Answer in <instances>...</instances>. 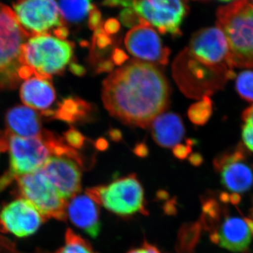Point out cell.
<instances>
[{
    "instance_id": "6da1fadb",
    "label": "cell",
    "mask_w": 253,
    "mask_h": 253,
    "mask_svg": "<svg viewBox=\"0 0 253 253\" xmlns=\"http://www.w3.org/2000/svg\"><path fill=\"white\" fill-rule=\"evenodd\" d=\"M102 99L115 118L126 124L146 128L167 107L169 87L154 65L131 61L106 78Z\"/></svg>"
},
{
    "instance_id": "7a4b0ae2",
    "label": "cell",
    "mask_w": 253,
    "mask_h": 253,
    "mask_svg": "<svg viewBox=\"0 0 253 253\" xmlns=\"http://www.w3.org/2000/svg\"><path fill=\"white\" fill-rule=\"evenodd\" d=\"M217 25L229 43L231 67L253 68V0H236L219 7Z\"/></svg>"
},
{
    "instance_id": "3957f363",
    "label": "cell",
    "mask_w": 253,
    "mask_h": 253,
    "mask_svg": "<svg viewBox=\"0 0 253 253\" xmlns=\"http://www.w3.org/2000/svg\"><path fill=\"white\" fill-rule=\"evenodd\" d=\"M28 39L13 9L0 3V91L15 89L21 82V53Z\"/></svg>"
},
{
    "instance_id": "277c9868",
    "label": "cell",
    "mask_w": 253,
    "mask_h": 253,
    "mask_svg": "<svg viewBox=\"0 0 253 253\" xmlns=\"http://www.w3.org/2000/svg\"><path fill=\"white\" fill-rule=\"evenodd\" d=\"M73 48L72 43L51 34L31 37L23 44L21 61L33 76L50 80L64 70L72 57Z\"/></svg>"
},
{
    "instance_id": "5b68a950",
    "label": "cell",
    "mask_w": 253,
    "mask_h": 253,
    "mask_svg": "<svg viewBox=\"0 0 253 253\" xmlns=\"http://www.w3.org/2000/svg\"><path fill=\"white\" fill-rule=\"evenodd\" d=\"M86 194L96 204L118 215L148 213L145 207L144 189L134 174L118 179L108 185L88 189Z\"/></svg>"
},
{
    "instance_id": "8992f818",
    "label": "cell",
    "mask_w": 253,
    "mask_h": 253,
    "mask_svg": "<svg viewBox=\"0 0 253 253\" xmlns=\"http://www.w3.org/2000/svg\"><path fill=\"white\" fill-rule=\"evenodd\" d=\"M21 197L28 200L45 219L65 220L66 199L52 185L42 169L16 179Z\"/></svg>"
},
{
    "instance_id": "52a82bcc",
    "label": "cell",
    "mask_w": 253,
    "mask_h": 253,
    "mask_svg": "<svg viewBox=\"0 0 253 253\" xmlns=\"http://www.w3.org/2000/svg\"><path fill=\"white\" fill-rule=\"evenodd\" d=\"M13 11L28 38L51 34L64 26L56 0H17Z\"/></svg>"
},
{
    "instance_id": "ba28073f",
    "label": "cell",
    "mask_w": 253,
    "mask_h": 253,
    "mask_svg": "<svg viewBox=\"0 0 253 253\" xmlns=\"http://www.w3.org/2000/svg\"><path fill=\"white\" fill-rule=\"evenodd\" d=\"M187 53L206 67L234 73L229 63V46L225 34L219 27L204 28L195 33Z\"/></svg>"
},
{
    "instance_id": "9c48e42d",
    "label": "cell",
    "mask_w": 253,
    "mask_h": 253,
    "mask_svg": "<svg viewBox=\"0 0 253 253\" xmlns=\"http://www.w3.org/2000/svg\"><path fill=\"white\" fill-rule=\"evenodd\" d=\"M131 8L162 34L179 36L187 14L184 0H131Z\"/></svg>"
},
{
    "instance_id": "30bf717a",
    "label": "cell",
    "mask_w": 253,
    "mask_h": 253,
    "mask_svg": "<svg viewBox=\"0 0 253 253\" xmlns=\"http://www.w3.org/2000/svg\"><path fill=\"white\" fill-rule=\"evenodd\" d=\"M9 149L10 166L6 172L14 180L41 169L52 155L42 136L21 137L11 134Z\"/></svg>"
},
{
    "instance_id": "8fae6325",
    "label": "cell",
    "mask_w": 253,
    "mask_h": 253,
    "mask_svg": "<svg viewBox=\"0 0 253 253\" xmlns=\"http://www.w3.org/2000/svg\"><path fill=\"white\" fill-rule=\"evenodd\" d=\"M44 218L28 200L19 198L5 205L0 212V229L17 237H27L41 227Z\"/></svg>"
},
{
    "instance_id": "7c38bea8",
    "label": "cell",
    "mask_w": 253,
    "mask_h": 253,
    "mask_svg": "<svg viewBox=\"0 0 253 253\" xmlns=\"http://www.w3.org/2000/svg\"><path fill=\"white\" fill-rule=\"evenodd\" d=\"M125 44L128 51L137 59L162 65L168 62L169 49L163 45L158 33L144 18L126 33Z\"/></svg>"
},
{
    "instance_id": "4fadbf2b",
    "label": "cell",
    "mask_w": 253,
    "mask_h": 253,
    "mask_svg": "<svg viewBox=\"0 0 253 253\" xmlns=\"http://www.w3.org/2000/svg\"><path fill=\"white\" fill-rule=\"evenodd\" d=\"M243 150L221 155L216 158L214 166L220 174L221 182L233 194H243L249 191L253 184L252 168L246 162Z\"/></svg>"
},
{
    "instance_id": "5bb4252c",
    "label": "cell",
    "mask_w": 253,
    "mask_h": 253,
    "mask_svg": "<svg viewBox=\"0 0 253 253\" xmlns=\"http://www.w3.org/2000/svg\"><path fill=\"white\" fill-rule=\"evenodd\" d=\"M79 164L64 156H52L41 168L63 199H70L81 191Z\"/></svg>"
},
{
    "instance_id": "9a60e30c",
    "label": "cell",
    "mask_w": 253,
    "mask_h": 253,
    "mask_svg": "<svg viewBox=\"0 0 253 253\" xmlns=\"http://www.w3.org/2000/svg\"><path fill=\"white\" fill-rule=\"evenodd\" d=\"M253 237V219L234 216H226L211 236L214 244L234 253L246 252Z\"/></svg>"
},
{
    "instance_id": "2e32d148",
    "label": "cell",
    "mask_w": 253,
    "mask_h": 253,
    "mask_svg": "<svg viewBox=\"0 0 253 253\" xmlns=\"http://www.w3.org/2000/svg\"><path fill=\"white\" fill-rule=\"evenodd\" d=\"M75 226L91 237L96 238L101 230L98 204L88 195L73 196L66 204V215Z\"/></svg>"
},
{
    "instance_id": "e0dca14e",
    "label": "cell",
    "mask_w": 253,
    "mask_h": 253,
    "mask_svg": "<svg viewBox=\"0 0 253 253\" xmlns=\"http://www.w3.org/2000/svg\"><path fill=\"white\" fill-rule=\"evenodd\" d=\"M20 96L25 104L41 111L44 115L54 104L56 92L49 79L34 75L23 82Z\"/></svg>"
},
{
    "instance_id": "ac0fdd59",
    "label": "cell",
    "mask_w": 253,
    "mask_h": 253,
    "mask_svg": "<svg viewBox=\"0 0 253 253\" xmlns=\"http://www.w3.org/2000/svg\"><path fill=\"white\" fill-rule=\"evenodd\" d=\"M7 130L12 135L37 137L42 134L39 115L34 110L23 106H14L6 115Z\"/></svg>"
},
{
    "instance_id": "d6986e66",
    "label": "cell",
    "mask_w": 253,
    "mask_h": 253,
    "mask_svg": "<svg viewBox=\"0 0 253 253\" xmlns=\"http://www.w3.org/2000/svg\"><path fill=\"white\" fill-rule=\"evenodd\" d=\"M153 138L159 146L171 148L180 142L184 135L181 118L175 113L160 114L151 123Z\"/></svg>"
},
{
    "instance_id": "ffe728a7",
    "label": "cell",
    "mask_w": 253,
    "mask_h": 253,
    "mask_svg": "<svg viewBox=\"0 0 253 253\" xmlns=\"http://www.w3.org/2000/svg\"><path fill=\"white\" fill-rule=\"evenodd\" d=\"M90 112V105L76 98L68 97L60 103L53 116L64 122L74 123L84 118Z\"/></svg>"
},
{
    "instance_id": "44dd1931",
    "label": "cell",
    "mask_w": 253,
    "mask_h": 253,
    "mask_svg": "<svg viewBox=\"0 0 253 253\" xmlns=\"http://www.w3.org/2000/svg\"><path fill=\"white\" fill-rule=\"evenodd\" d=\"M63 20L78 23L90 14L94 5L91 0H56Z\"/></svg>"
},
{
    "instance_id": "7402d4cb",
    "label": "cell",
    "mask_w": 253,
    "mask_h": 253,
    "mask_svg": "<svg viewBox=\"0 0 253 253\" xmlns=\"http://www.w3.org/2000/svg\"><path fill=\"white\" fill-rule=\"evenodd\" d=\"M212 113V101L208 96L195 103L190 107L188 116L190 121L197 126H203L208 122Z\"/></svg>"
},
{
    "instance_id": "603a6c76",
    "label": "cell",
    "mask_w": 253,
    "mask_h": 253,
    "mask_svg": "<svg viewBox=\"0 0 253 253\" xmlns=\"http://www.w3.org/2000/svg\"><path fill=\"white\" fill-rule=\"evenodd\" d=\"M56 253H96L91 247V245L73 232L68 229L66 233V244L58 250Z\"/></svg>"
},
{
    "instance_id": "cb8c5ba5",
    "label": "cell",
    "mask_w": 253,
    "mask_h": 253,
    "mask_svg": "<svg viewBox=\"0 0 253 253\" xmlns=\"http://www.w3.org/2000/svg\"><path fill=\"white\" fill-rule=\"evenodd\" d=\"M236 90L246 101L253 102V72L246 71L240 73L236 82Z\"/></svg>"
},
{
    "instance_id": "d4e9b609",
    "label": "cell",
    "mask_w": 253,
    "mask_h": 253,
    "mask_svg": "<svg viewBox=\"0 0 253 253\" xmlns=\"http://www.w3.org/2000/svg\"><path fill=\"white\" fill-rule=\"evenodd\" d=\"M120 19L126 27H135L141 23V18L132 8H126L120 15Z\"/></svg>"
},
{
    "instance_id": "484cf974",
    "label": "cell",
    "mask_w": 253,
    "mask_h": 253,
    "mask_svg": "<svg viewBox=\"0 0 253 253\" xmlns=\"http://www.w3.org/2000/svg\"><path fill=\"white\" fill-rule=\"evenodd\" d=\"M65 140L73 149H81L84 145V136L75 129H71L65 132Z\"/></svg>"
},
{
    "instance_id": "4316f807",
    "label": "cell",
    "mask_w": 253,
    "mask_h": 253,
    "mask_svg": "<svg viewBox=\"0 0 253 253\" xmlns=\"http://www.w3.org/2000/svg\"><path fill=\"white\" fill-rule=\"evenodd\" d=\"M112 43L109 35L105 33L102 24L95 30L94 38H93V45L97 46L100 49H105Z\"/></svg>"
},
{
    "instance_id": "83f0119b",
    "label": "cell",
    "mask_w": 253,
    "mask_h": 253,
    "mask_svg": "<svg viewBox=\"0 0 253 253\" xmlns=\"http://www.w3.org/2000/svg\"><path fill=\"white\" fill-rule=\"evenodd\" d=\"M194 141L189 140L187 141L186 145H176L173 149V154L176 158L179 159H184L189 156L191 151V146H192Z\"/></svg>"
},
{
    "instance_id": "f1b7e54d",
    "label": "cell",
    "mask_w": 253,
    "mask_h": 253,
    "mask_svg": "<svg viewBox=\"0 0 253 253\" xmlns=\"http://www.w3.org/2000/svg\"><path fill=\"white\" fill-rule=\"evenodd\" d=\"M242 137L244 144L253 152V126L244 125L243 126Z\"/></svg>"
},
{
    "instance_id": "f546056e",
    "label": "cell",
    "mask_w": 253,
    "mask_h": 253,
    "mask_svg": "<svg viewBox=\"0 0 253 253\" xmlns=\"http://www.w3.org/2000/svg\"><path fill=\"white\" fill-rule=\"evenodd\" d=\"M89 16V21H88L89 28L91 30H94L95 31L96 28H99L101 25V12H100L99 10L97 8L94 6Z\"/></svg>"
},
{
    "instance_id": "4dcf8cb0",
    "label": "cell",
    "mask_w": 253,
    "mask_h": 253,
    "mask_svg": "<svg viewBox=\"0 0 253 253\" xmlns=\"http://www.w3.org/2000/svg\"><path fill=\"white\" fill-rule=\"evenodd\" d=\"M105 33L107 35L116 34L120 30V23L117 19L110 18L104 25Z\"/></svg>"
},
{
    "instance_id": "1f68e13d",
    "label": "cell",
    "mask_w": 253,
    "mask_h": 253,
    "mask_svg": "<svg viewBox=\"0 0 253 253\" xmlns=\"http://www.w3.org/2000/svg\"><path fill=\"white\" fill-rule=\"evenodd\" d=\"M128 253H162L153 245L149 243H144L141 247L131 250Z\"/></svg>"
},
{
    "instance_id": "d6a6232c",
    "label": "cell",
    "mask_w": 253,
    "mask_h": 253,
    "mask_svg": "<svg viewBox=\"0 0 253 253\" xmlns=\"http://www.w3.org/2000/svg\"><path fill=\"white\" fill-rule=\"evenodd\" d=\"M11 134L7 130L0 131V154L9 149V139Z\"/></svg>"
},
{
    "instance_id": "836d02e7",
    "label": "cell",
    "mask_w": 253,
    "mask_h": 253,
    "mask_svg": "<svg viewBox=\"0 0 253 253\" xmlns=\"http://www.w3.org/2000/svg\"><path fill=\"white\" fill-rule=\"evenodd\" d=\"M128 59V56L123 50L116 49L113 53L112 61L118 66L122 65L123 63L126 62V60Z\"/></svg>"
},
{
    "instance_id": "e575fe53",
    "label": "cell",
    "mask_w": 253,
    "mask_h": 253,
    "mask_svg": "<svg viewBox=\"0 0 253 253\" xmlns=\"http://www.w3.org/2000/svg\"><path fill=\"white\" fill-rule=\"evenodd\" d=\"M134 154L139 157L144 158L149 154V149L146 144L140 143V144L136 145L134 149Z\"/></svg>"
},
{
    "instance_id": "d590c367",
    "label": "cell",
    "mask_w": 253,
    "mask_h": 253,
    "mask_svg": "<svg viewBox=\"0 0 253 253\" xmlns=\"http://www.w3.org/2000/svg\"><path fill=\"white\" fill-rule=\"evenodd\" d=\"M243 120L245 124L253 126V105L244 111L243 114Z\"/></svg>"
},
{
    "instance_id": "8d00e7d4",
    "label": "cell",
    "mask_w": 253,
    "mask_h": 253,
    "mask_svg": "<svg viewBox=\"0 0 253 253\" xmlns=\"http://www.w3.org/2000/svg\"><path fill=\"white\" fill-rule=\"evenodd\" d=\"M70 69L73 74L77 75V76H81L85 73V69L84 67L78 64V63H72L70 66Z\"/></svg>"
},
{
    "instance_id": "74e56055",
    "label": "cell",
    "mask_w": 253,
    "mask_h": 253,
    "mask_svg": "<svg viewBox=\"0 0 253 253\" xmlns=\"http://www.w3.org/2000/svg\"><path fill=\"white\" fill-rule=\"evenodd\" d=\"M113 68V62L111 61H104L101 63L98 68L99 72H109Z\"/></svg>"
},
{
    "instance_id": "f35d334b",
    "label": "cell",
    "mask_w": 253,
    "mask_h": 253,
    "mask_svg": "<svg viewBox=\"0 0 253 253\" xmlns=\"http://www.w3.org/2000/svg\"><path fill=\"white\" fill-rule=\"evenodd\" d=\"M108 146H109V143L103 138H101V139H98L96 141V149L99 150V151H104V150L107 149Z\"/></svg>"
},
{
    "instance_id": "ab89813d",
    "label": "cell",
    "mask_w": 253,
    "mask_h": 253,
    "mask_svg": "<svg viewBox=\"0 0 253 253\" xmlns=\"http://www.w3.org/2000/svg\"><path fill=\"white\" fill-rule=\"evenodd\" d=\"M109 136L111 139L115 141H120L122 138V134H121V131L118 130V129H111L109 131Z\"/></svg>"
},
{
    "instance_id": "60d3db41",
    "label": "cell",
    "mask_w": 253,
    "mask_h": 253,
    "mask_svg": "<svg viewBox=\"0 0 253 253\" xmlns=\"http://www.w3.org/2000/svg\"><path fill=\"white\" fill-rule=\"evenodd\" d=\"M190 162L194 166H199L202 163V157L199 154H194L189 158Z\"/></svg>"
},
{
    "instance_id": "b9f144b4",
    "label": "cell",
    "mask_w": 253,
    "mask_h": 253,
    "mask_svg": "<svg viewBox=\"0 0 253 253\" xmlns=\"http://www.w3.org/2000/svg\"><path fill=\"white\" fill-rule=\"evenodd\" d=\"M219 1H226V2H228V1H233V0H219Z\"/></svg>"
},
{
    "instance_id": "7bdbcfd3",
    "label": "cell",
    "mask_w": 253,
    "mask_h": 253,
    "mask_svg": "<svg viewBox=\"0 0 253 253\" xmlns=\"http://www.w3.org/2000/svg\"><path fill=\"white\" fill-rule=\"evenodd\" d=\"M251 216H252L253 219V206L252 208V210H251Z\"/></svg>"
}]
</instances>
